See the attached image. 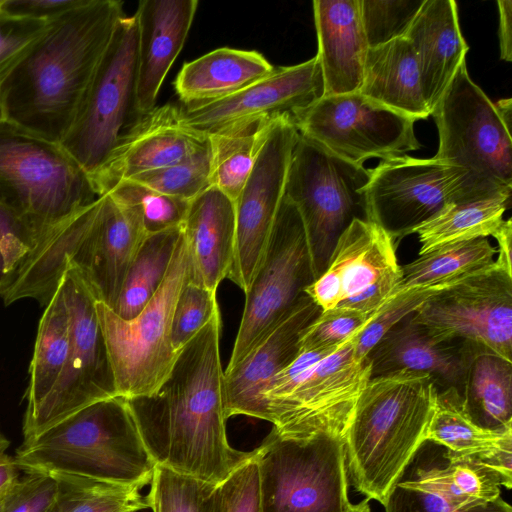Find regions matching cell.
Segmentation results:
<instances>
[{
    "label": "cell",
    "instance_id": "6da1fadb",
    "mask_svg": "<svg viewBox=\"0 0 512 512\" xmlns=\"http://www.w3.org/2000/svg\"><path fill=\"white\" fill-rule=\"evenodd\" d=\"M220 308L178 352L152 395L128 400L156 466L217 486L254 451L229 443L223 413Z\"/></svg>",
    "mask_w": 512,
    "mask_h": 512
},
{
    "label": "cell",
    "instance_id": "7a4b0ae2",
    "mask_svg": "<svg viewBox=\"0 0 512 512\" xmlns=\"http://www.w3.org/2000/svg\"><path fill=\"white\" fill-rule=\"evenodd\" d=\"M123 15L122 1L82 0L50 20L40 38L0 80L4 119L61 143Z\"/></svg>",
    "mask_w": 512,
    "mask_h": 512
},
{
    "label": "cell",
    "instance_id": "3957f363",
    "mask_svg": "<svg viewBox=\"0 0 512 512\" xmlns=\"http://www.w3.org/2000/svg\"><path fill=\"white\" fill-rule=\"evenodd\" d=\"M438 387L421 372L371 377L344 435L348 476L355 489L384 506L425 442Z\"/></svg>",
    "mask_w": 512,
    "mask_h": 512
},
{
    "label": "cell",
    "instance_id": "277c9868",
    "mask_svg": "<svg viewBox=\"0 0 512 512\" xmlns=\"http://www.w3.org/2000/svg\"><path fill=\"white\" fill-rule=\"evenodd\" d=\"M14 459L25 472L74 474L140 488L150 484L156 467L121 396L90 404L23 440Z\"/></svg>",
    "mask_w": 512,
    "mask_h": 512
},
{
    "label": "cell",
    "instance_id": "5b68a950",
    "mask_svg": "<svg viewBox=\"0 0 512 512\" xmlns=\"http://www.w3.org/2000/svg\"><path fill=\"white\" fill-rule=\"evenodd\" d=\"M97 198L87 173L60 143L0 122V205L28 229L33 248Z\"/></svg>",
    "mask_w": 512,
    "mask_h": 512
},
{
    "label": "cell",
    "instance_id": "8992f818",
    "mask_svg": "<svg viewBox=\"0 0 512 512\" xmlns=\"http://www.w3.org/2000/svg\"><path fill=\"white\" fill-rule=\"evenodd\" d=\"M370 169L331 153L299 133L288 169L284 195L304 225L316 278L354 219L370 220L366 186Z\"/></svg>",
    "mask_w": 512,
    "mask_h": 512
},
{
    "label": "cell",
    "instance_id": "52a82bcc",
    "mask_svg": "<svg viewBox=\"0 0 512 512\" xmlns=\"http://www.w3.org/2000/svg\"><path fill=\"white\" fill-rule=\"evenodd\" d=\"M187 277L188 253L181 233L161 286L137 316L122 319L96 301L118 396L127 400L150 396L170 374L178 355L171 343L172 319Z\"/></svg>",
    "mask_w": 512,
    "mask_h": 512
},
{
    "label": "cell",
    "instance_id": "ba28073f",
    "mask_svg": "<svg viewBox=\"0 0 512 512\" xmlns=\"http://www.w3.org/2000/svg\"><path fill=\"white\" fill-rule=\"evenodd\" d=\"M254 459L262 512H347L352 505L341 435L292 439L271 430Z\"/></svg>",
    "mask_w": 512,
    "mask_h": 512
},
{
    "label": "cell",
    "instance_id": "9c48e42d",
    "mask_svg": "<svg viewBox=\"0 0 512 512\" xmlns=\"http://www.w3.org/2000/svg\"><path fill=\"white\" fill-rule=\"evenodd\" d=\"M511 192L512 188L488 185L435 157L408 155L382 160L370 169L366 186L369 219L394 240L412 234L449 204Z\"/></svg>",
    "mask_w": 512,
    "mask_h": 512
},
{
    "label": "cell",
    "instance_id": "30bf717a",
    "mask_svg": "<svg viewBox=\"0 0 512 512\" xmlns=\"http://www.w3.org/2000/svg\"><path fill=\"white\" fill-rule=\"evenodd\" d=\"M137 20L123 15L78 114L61 141L88 176L107 160L137 111Z\"/></svg>",
    "mask_w": 512,
    "mask_h": 512
},
{
    "label": "cell",
    "instance_id": "8fae6325",
    "mask_svg": "<svg viewBox=\"0 0 512 512\" xmlns=\"http://www.w3.org/2000/svg\"><path fill=\"white\" fill-rule=\"evenodd\" d=\"M306 233L295 205L284 195L262 261L246 291L230 360L235 367L296 306L314 280Z\"/></svg>",
    "mask_w": 512,
    "mask_h": 512
},
{
    "label": "cell",
    "instance_id": "7c38bea8",
    "mask_svg": "<svg viewBox=\"0 0 512 512\" xmlns=\"http://www.w3.org/2000/svg\"><path fill=\"white\" fill-rule=\"evenodd\" d=\"M439 161L496 188H512V137L494 103L470 78L466 60L430 112Z\"/></svg>",
    "mask_w": 512,
    "mask_h": 512
},
{
    "label": "cell",
    "instance_id": "4fadbf2b",
    "mask_svg": "<svg viewBox=\"0 0 512 512\" xmlns=\"http://www.w3.org/2000/svg\"><path fill=\"white\" fill-rule=\"evenodd\" d=\"M60 286L70 320L69 358L52 392L33 414L23 418L24 440L90 404L118 396L97 318V300L71 263Z\"/></svg>",
    "mask_w": 512,
    "mask_h": 512
},
{
    "label": "cell",
    "instance_id": "5bb4252c",
    "mask_svg": "<svg viewBox=\"0 0 512 512\" xmlns=\"http://www.w3.org/2000/svg\"><path fill=\"white\" fill-rule=\"evenodd\" d=\"M412 319L436 341L470 343L512 362V273L494 261L430 296Z\"/></svg>",
    "mask_w": 512,
    "mask_h": 512
},
{
    "label": "cell",
    "instance_id": "9a60e30c",
    "mask_svg": "<svg viewBox=\"0 0 512 512\" xmlns=\"http://www.w3.org/2000/svg\"><path fill=\"white\" fill-rule=\"evenodd\" d=\"M402 279L395 240L371 220L354 219L326 269L304 290L321 309L345 307L375 315Z\"/></svg>",
    "mask_w": 512,
    "mask_h": 512
},
{
    "label": "cell",
    "instance_id": "2e32d148",
    "mask_svg": "<svg viewBox=\"0 0 512 512\" xmlns=\"http://www.w3.org/2000/svg\"><path fill=\"white\" fill-rule=\"evenodd\" d=\"M415 121L357 92L324 96L293 123L301 135L362 165L371 157L387 160L418 150Z\"/></svg>",
    "mask_w": 512,
    "mask_h": 512
},
{
    "label": "cell",
    "instance_id": "e0dca14e",
    "mask_svg": "<svg viewBox=\"0 0 512 512\" xmlns=\"http://www.w3.org/2000/svg\"><path fill=\"white\" fill-rule=\"evenodd\" d=\"M354 337L317 362L270 412L271 430L283 438L333 433L344 439L371 378L370 360L355 354Z\"/></svg>",
    "mask_w": 512,
    "mask_h": 512
},
{
    "label": "cell",
    "instance_id": "ac0fdd59",
    "mask_svg": "<svg viewBox=\"0 0 512 512\" xmlns=\"http://www.w3.org/2000/svg\"><path fill=\"white\" fill-rule=\"evenodd\" d=\"M299 132L289 117L275 120L235 204V248L228 277L244 293L262 261L284 197Z\"/></svg>",
    "mask_w": 512,
    "mask_h": 512
},
{
    "label": "cell",
    "instance_id": "d6986e66",
    "mask_svg": "<svg viewBox=\"0 0 512 512\" xmlns=\"http://www.w3.org/2000/svg\"><path fill=\"white\" fill-rule=\"evenodd\" d=\"M325 96L317 56L292 66L275 67L261 80L223 98L196 106H182V125L202 135L260 117L294 119Z\"/></svg>",
    "mask_w": 512,
    "mask_h": 512
},
{
    "label": "cell",
    "instance_id": "ffe728a7",
    "mask_svg": "<svg viewBox=\"0 0 512 512\" xmlns=\"http://www.w3.org/2000/svg\"><path fill=\"white\" fill-rule=\"evenodd\" d=\"M207 144L208 136L182 125L179 107L156 106L124 130L107 160L89 179L99 197L123 180L181 162Z\"/></svg>",
    "mask_w": 512,
    "mask_h": 512
},
{
    "label": "cell",
    "instance_id": "44dd1931",
    "mask_svg": "<svg viewBox=\"0 0 512 512\" xmlns=\"http://www.w3.org/2000/svg\"><path fill=\"white\" fill-rule=\"evenodd\" d=\"M100 215L78 256V268L95 299L114 309L127 272L146 236L139 210L104 195Z\"/></svg>",
    "mask_w": 512,
    "mask_h": 512
},
{
    "label": "cell",
    "instance_id": "7402d4cb",
    "mask_svg": "<svg viewBox=\"0 0 512 512\" xmlns=\"http://www.w3.org/2000/svg\"><path fill=\"white\" fill-rule=\"evenodd\" d=\"M320 311L304 294L242 361L224 371L222 402L226 420L238 415L256 417L263 391L297 356L303 330Z\"/></svg>",
    "mask_w": 512,
    "mask_h": 512
},
{
    "label": "cell",
    "instance_id": "603a6c76",
    "mask_svg": "<svg viewBox=\"0 0 512 512\" xmlns=\"http://www.w3.org/2000/svg\"><path fill=\"white\" fill-rule=\"evenodd\" d=\"M198 7L197 0H142L137 20V87L139 114L156 107L163 81L181 52Z\"/></svg>",
    "mask_w": 512,
    "mask_h": 512
},
{
    "label": "cell",
    "instance_id": "cb8c5ba5",
    "mask_svg": "<svg viewBox=\"0 0 512 512\" xmlns=\"http://www.w3.org/2000/svg\"><path fill=\"white\" fill-rule=\"evenodd\" d=\"M235 228V204L217 188L211 186L189 202L181 224L188 283L217 291L233 263Z\"/></svg>",
    "mask_w": 512,
    "mask_h": 512
},
{
    "label": "cell",
    "instance_id": "d4e9b609",
    "mask_svg": "<svg viewBox=\"0 0 512 512\" xmlns=\"http://www.w3.org/2000/svg\"><path fill=\"white\" fill-rule=\"evenodd\" d=\"M472 344L434 340L412 314L394 325L368 353L371 377L406 370L430 375L438 390L458 392Z\"/></svg>",
    "mask_w": 512,
    "mask_h": 512
},
{
    "label": "cell",
    "instance_id": "484cf974",
    "mask_svg": "<svg viewBox=\"0 0 512 512\" xmlns=\"http://www.w3.org/2000/svg\"><path fill=\"white\" fill-rule=\"evenodd\" d=\"M104 199L99 196L50 229L16 271L1 297L5 305L32 298L46 306L96 224Z\"/></svg>",
    "mask_w": 512,
    "mask_h": 512
},
{
    "label": "cell",
    "instance_id": "4316f807",
    "mask_svg": "<svg viewBox=\"0 0 512 512\" xmlns=\"http://www.w3.org/2000/svg\"><path fill=\"white\" fill-rule=\"evenodd\" d=\"M325 96L360 92L369 51L359 0H314Z\"/></svg>",
    "mask_w": 512,
    "mask_h": 512
},
{
    "label": "cell",
    "instance_id": "83f0119b",
    "mask_svg": "<svg viewBox=\"0 0 512 512\" xmlns=\"http://www.w3.org/2000/svg\"><path fill=\"white\" fill-rule=\"evenodd\" d=\"M412 44L429 111L465 61L469 49L462 36L453 0H425L405 36Z\"/></svg>",
    "mask_w": 512,
    "mask_h": 512
},
{
    "label": "cell",
    "instance_id": "f1b7e54d",
    "mask_svg": "<svg viewBox=\"0 0 512 512\" xmlns=\"http://www.w3.org/2000/svg\"><path fill=\"white\" fill-rule=\"evenodd\" d=\"M425 441L480 460L499 473L504 487H512V428L485 429L466 413L455 388L438 390Z\"/></svg>",
    "mask_w": 512,
    "mask_h": 512
},
{
    "label": "cell",
    "instance_id": "f546056e",
    "mask_svg": "<svg viewBox=\"0 0 512 512\" xmlns=\"http://www.w3.org/2000/svg\"><path fill=\"white\" fill-rule=\"evenodd\" d=\"M274 68L257 51L222 47L186 62L174 87L183 106H196L231 96Z\"/></svg>",
    "mask_w": 512,
    "mask_h": 512
},
{
    "label": "cell",
    "instance_id": "4dcf8cb0",
    "mask_svg": "<svg viewBox=\"0 0 512 512\" xmlns=\"http://www.w3.org/2000/svg\"><path fill=\"white\" fill-rule=\"evenodd\" d=\"M360 93L416 121L430 115L416 54L405 37L369 48Z\"/></svg>",
    "mask_w": 512,
    "mask_h": 512
},
{
    "label": "cell",
    "instance_id": "1f68e13d",
    "mask_svg": "<svg viewBox=\"0 0 512 512\" xmlns=\"http://www.w3.org/2000/svg\"><path fill=\"white\" fill-rule=\"evenodd\" d=\"M458 393L466 413L478 426L512 428V362L472 345Z\"/></svg>",
    "mask_w": 512,
    "mask_h": 512
},
{
    "label": "cell",
    "instance_id": "d6a6232c",
    "mask_svg": "<svg viewBox=\"0 0 512 512\" xmlns=\"http://www.w3.org/2000/svg\"><path fill=\"white\" fill-rule=\"evenodd\" d=\"M69 352L70 320L59 283L39 321L29 366L24 417L33 414L52 392L66 367Z\"/></svg>",
    "mask_w": 512,
    "mask_h": 512
},
{
    "label": "cell",
    "instance_id": "836d02e7",
    "mask_svg": "<svg viewBox=\"0 0 512 512\" xmlns=\"http://www.w3.org/2000/svg\"><path fill=\"white\" fill-rule=\"evenodd\" d=\"M276 119L255 118L207 135L211 186L233 202L248 179Z\"/></svg>",
    "mask_w": 512,
    "mask_h": 512
},
{
    "label": "cell",
    "instance_id": "e575fe53",
    "mask_svg": "<svg viewBox=\"0 0 512 512\" xmlns=\"http://www.w3.org/2000/svg\"><path fill=\"white\" fill-rule=\"evenodd\" d=\"M510 204L511 193L447 205L414 229L419 255L446 244L492 236Z\"/></svg>",
    "mask_w": 512,
    "mask_h": 512
},
{
    "label": "cell",
    "instance_id": "d590c367",
    "mask_svg": "<svg viewBox=\"0 0 512 512\" xmlns=\"http://www.w3.org/2000/svg\"><path fill=\"white\" fill-rule=\"evenodd\" d=\"M181 233L178 226L146 234L113 309L119 317L134 318L154 296L168 272Z\"/></svg>",
    "mask_w": 512,
    "mask_h": 512
},
{
    "label": "cell",
    "instance_id": "8d00e7d4",
    "mask_svg": "<svg viewBox=\"0 0 512 512\" xmlns=\"http://www.w3.org/2000/svg\"><path fill=\"white\" fill-rule=\"evenodd\" d=\"M495 255L497 248L488 238L440 246L401 266L402 279L398 290L455 281L490 266Z\"/></svg>",
    "mask_w": 512,
    "mask_h": 512
},
{
    "label": "cell",
    "instance_id": "74e56055",
    "mask_svg": "<svg viewBox=\"0 0 512 512\" xmlns=\"http://www.w3.org/2000/svg\"><path fill=\"white\" fill-rule=\"evenodd\" d=\"M57 482L53 512H137L149 508L142 488L74 474H52Z\"/></svg>",
    "mask_w": 512,
    "mask_h": 512
},
{
    "label": "cell",
    "instance_id": "f35d334b",
    "mask_svg": "<svg viewBox=\"0 0 512 512\" xmlns=\"http://www.w3.org/2000/svg\"><path fill=\"white\" fill-rule=\"evenodd\" d=\"M384 508L385 512H512L502 497L490 503H476L434 488L407 468Z\"/></svg>",
    "mask_w": 512,
    "mask_h": 512
},
{
    "label": "cell",
    "instance_id": "ab89813d",
    "mask_svg": "<svg viewBox=\"0 0 512 512\" xmlns=\"http://www.w3.org/2000/svg\"><path fill=\"white\" fill-rule=\"evenodd\" d=\"M215 486L156 466L147 501L152 512H211Z\"/></svg>",
    "mask_w": 512,
    "mask_h": 512
},
{
    "label": "cell",
    "instance_id": "60d3db41",
    "mask_svg": "<svg viewBox=\"0 0 512 512\" xmlns=\"http://www.w3.org/2000/svg\"><path fill=\"white\" fill-rule=\"evenodd\" d=\"M210 148L163 168L141 173L131 179L159 193L191 201L211 187Z\"/></svg>",
    "mask_w": 512,
    "mask_h": 512
},
{
    "label": "cell",
    "instance_id": "b9f144b4",
    "mask_svg": "<svg viewBox=\"0 0 512 512\" xmlns=\"http://www.w3.org/2000/svg\"><path fill=\"white\" fill-rule=\"evenodd\" d=\"M107 194L118 203L136 207L147 233L181 226L190 202L159 193L132 180L119 182Z\"/></svg>",
    "mask_w": 512,
    "mask_h": 512
},
{
    "label": "cell",
    "instance_id": "7bdbcfd3",
    "mask_svg": "<svg viewBox=\"0 0 512 512\" xmlns=\"http://www.w3.org/2000/svg\"><path fill=\"white\" fill-rule=\"evenodd\" d=\"M455 281L428 287L397 290L354 337L355 354L359 357H366L394 325L414 313L430 296Z\"/></svg>",
    "mask_w": 512,
    "mask_h": 512
},
{
    "label": "cell",
    "instance_id": "ee69618b",
    "mask_svg": "<svg viewBox=\"0 0 512 512\" xmlns=\"http://www.w3.org/2000/svg\"><path fill=\"white\" fill-rule=\"evenodd\" d=\"M369 48L404 37L425 0H359Z\"/></svg>",
    "mask_w": 512,
    "mask_h": 512
},
{
    "label": "cell",
    "instance_id": "f6af8a7d",
    "mask_svg": "<svg viewBox=\"0 0 512 512\" xmlns=\"http://www.w3.org/2000/svg\"><path fill=\"white\" fill-rule=\"evenodd\" d=\"M373 316L345 307L321 310L303 330L299 352L338 347L356 336Z\"/></svg>",
    "mask_w": 512,
    "mask_h": 512
},
{
    "label": "cell",
    "instance_id": "bcb514c9",
    "mask_svg": "<svg viewBox=\"0 0 512 512\" xmlns=\"http://www.w3.org/2000/svg\"><path fill=\"white\" fill-rule=\"evenodd\" d=\"M219 307L216 292L186 283L176 302L171 328V343L179 352L209 321Z\"/></svg>",
    "mask_w": 512,
    "mask_h": 512
},
{
    "label": "cell",
    "instance_id": "7dc6e473",
    "mask_svg": "<svg viewBox=\"0 0 512 512\" xmlns=\"http://www.w3.org/2000/svg\"><path fill=\"white\" fill-rule=\"evenodd\" d=\"M211 512H262L259 474L254 453L226 480L215 486L211 498Z\"/></svg>",
    "mask_w": 512,
    "mask_h": 512
},
{
    "label": "cell",
    "instance_id": "c3c4849f",
    "mask_svg": "<svg viewBox=\"0 0 512 512\" xmlns=\"http://www.w3.org/2000/svg\"><path fill=\"white\" fill-rule=\"evenodd\" d=\"M48 22L15 17L0 9V80L40 38Z\"/></svg>",
    "mask_w": 512,
    "mask_h": 512
},
{
    "label": "cell",
    "instance_id": "681fc988",
    "mask_svg": "<svg viewBox=\"0 0 512 512\" xmlns=\"http://www.w3.org/2000/svg\"><path fill=\"white\" fill-rule=\"evenodd\" d=\"M23 472L2 499L0 512H53L58 491L56 480L45 473Z\"/></svg>",
    "mask_w": 512,
    "mask_h": 512
},
{
    "label": "cell",
    "instance_id": "f907efd6",
    "mask_svg": "<svg viewBox=\"0 0 512 512\" xmlns=\"http://www.w3.org/2000/svg\"><path fill=\"white\" fill-rule=\"evenodd\" d=\"M33 246L28 229L0 205V297Z\"/></svg>",
    "mask_w": 512,
    "mask_h": 512
},
{
    "label": "cell",
    "instance_id": "816d5d0a",
    "mask_svg": "<svg viewBox=\"0 0 512 512\" xmlns=\"http://www.w3.org/2000/svg\"><path fill=\"white\" fill-rule=\"evenodd\" d=\"M81 2L82 0H0V9L15 17L48 22Z\"/></svg>",
    "mask_w": 512,
    "mask_h": 512
},
{
    "label": "cell",
    "instance_id": "f5cc1de1",
    "mask_svg": "<svg viewBox=\"0 0 512 512\" xmlns=\"http://www.w3.org/2000/svg\"><path fill=\"white\" fill-rule=\"evenodd\" d=\"M500 58L512 61V1L498 0Z\"/></svg>",
    "mask_w": 512,
    "mask_h": 512
},
{
    "label": "cell",
    "instance_id": "db71d44e",
    "mask_svg": "<svg viewBox=\"0 0 512 512\" xmlns=\"http://www.w3.org/2000/svg\"><path fill=\"white\" fill-rule=\"evenodd\" d=\"M497 243V256L495 261L507 272L512 273L511 244H512V222L511 219L503 220L501 225L492 235Z\"/></svg>",
    "mask_w": 512,
    "mask_h": 512
},
{
    "label": "cell",
    "instance_id": "11a10c76",
    "mask_svg": "<svg viewBox=\"0 0 512 512\" xmlns=\"http://www.w3.org/2000/svg\"><path fill=\"white\" fill-rule=\"evenodd\" d=\"M20 467L7 453L0 455V499L4 498L15 486L20 475Z\"/></svg>",
    "mask_w": 512,
    "mask_h": 512
},
{
    "label": "cell",
    "instance_id": "9f6ffc18",
    "mask_svg": "<svg viewBox=\"0 0 512 512\" xmlns=\"http://www.w3.org/2000/svg\"><path fill=\"white\" fill-rule=\"evenodd\" d=\"M494 106L503 125L509 132H511L512 99H501L497 103H494Z\"/></svg>",
    "mask_w": 512,
    "mask_h": 512
},
{
    "label": "cell",
    "instance_id": "6f0895ef",
    "mask_svg": "<svg viewBox=\"0 0 512 512\" xmlns=\"http://www.w3.org/2000/svg\"><path fill=\"white\" fill-rule=\"evenodd\" d=\"M369 501V499L364 498L358 504H352L347 512H371Z\"/></svg>",
    "mask_w": 512,
    "mask_h": 512
},
{
    "label": "cell",
    "instance_id": "680465c9",
    "mask_svg": "<svg viewBox=\"0 0 512 512\" xmlns=\"http://www.w3.org/2000/svg\"><path fill=\"white\" fill-rule=\"evenodd\" d=\"M9 445H10L9 440L5 437V435L0 430V455L6 453Z\"/></svg>",
    "mask_w": 512,
    "mask_h": 512
},
{
    "label": "cell",
    "instance_id": "91938a15",
    "mask_svg": "<svg viewBox=\"0 0 512 512\" xmlns=\"http://www.w3.org/2000/svg\"><path fill=\"white\" fill-rule=\"evenodd\" d=\"M5 120L4 119V114H3V109H2V106H1V102H0V122Z\"/></svg>",
    "mask_w": 512,
    "mask_h": 512
},
{
    "label": "cell",
    "instance_id": "94428289",
    "mask_svg": "<svg viewBox=\"0 0 512 512\" xmlns=\"http://www.w3.org/2000/svg\"><path fill=\"white\" fill-rule=\"evenodd\" d=\"M2 499H3V498H2ZM2 499H0V511H1V509H2V502H3V501H2Z\"/></svg>",
    "mask_w": 512,
    "mask_h": 512
}]
</instances>
